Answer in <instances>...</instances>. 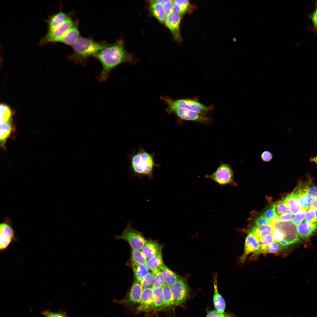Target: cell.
Returning <instances> with one entry per match:
<instances>
[{"label":"cell","mask_w":317,"mask_h":317,"mask_svg":"<svg viewBox=\"0 0 317 317\" xmlns=\"http://www.w3.org/2000/svg\"><path fill=\"white\" fill-rule=\"evenodd\" d=\"M101 63L102 69L99 76L100 82L107 80L110 72L116 67L124 63H136L134 56L125 49L122 39L110 44L94 56Z\"/></svg>","instance_id":"obj_1"},{"label":"cell","mask_w":317,"mask_h":317,"mask_svg":"<svg viewBox=\"0 0 317 317\" xmlns=\"http://www.w3.org/2000/svg\"><path fill=\"white\" fill-rule=\"evenodd\" d=\"M110 44L98 42L91 39L79 37L72 45L73 53L70 59L77 64L83 65L89 58L94 57Z\"/></svg>","instance_id":"obj_2"},{"label":"cell","mask_w":317,"mask_h":317,"mask_svg":"<svg viewBox=\"0 0 317 317\" xmlns=\"http://www.w3.org/2000/svg\"><path fill=\"white\" fill-rule=\"evenodd\" d=\"M131 162V169L135 173L146 176L149 178H153L154 169L157 166L153 154L141 149L132 156Z\"/></svg>","instance_id":"obj_3"},{"label":"cell","mask_w":317,"mask_h":317,"mask_svg":"<svg viewBox=\"0 0 317 317\" xmlns=\"http://www.w3.org/2000/svg\"><path fill=\"white\" fill-rule=\"evenodd\" d=\"M270 224L273 229H278L283 233V239L279 242L283 247L300 242L297 226L291 220L283 221L275 218Z\"/></svg>","instance_id":"obj_4"},{"label":"cell","mask_w":317,"mask_h":317,"mask_svg":"<svg viewBox=\"0 0 317 317\" xmlns=\"http://www.w3.org/2000/svg\"><path fill=\"white\" fill-rule=\"evenodd\" d=\"M161 99L167 106V108L182 107L200 114H206L212 109L198 101L190 99L173 100L166 96L161 97Z\"/></svg>","instance_id":"obj_5"},{"label":"cell","mask_w":317,"mask_h":317,"mask_svg":"<svg viewBox=\"0 0 317 317\" xmlns=\"http://www.w3.org/2000/svg\"><path fill=\"white\" fill-rule=\"evenodd\" d=\"M205 177L221 186L227 185L235 186L233 171L227 163H222L214 172L211 174H207Z\"/></svg>","instance_id":"obj_6"},{"label":"cell","mask_w":317,"mask_h":317,"mask_svg":"<svg viewBox=\"0 0 317 317\" xmlns=\"http://www.w3.org/2000/svg\"><path fill=\"white\" fill-rule=\"evenodd\" d=\"M115 238L126 241L132 249L138 250L142 249L147 241L141 233L134 228L129 223L127 224L122 234L116 236Z\"/></svg>","instance_id":"obj_7"},{"label":"cell","mask_w":317,"mask_h":317,"mask_svg":"<svg viewBox=\"0 0 317 317\" xmlns=\"http://www.w3.org/2000/svg\"><path fill=\"white\" fill-rule=\"evenodd\" d=\"M166 112L169 114L173 113L179 118L183 120L193 121L201 122L205 124L210 122V118L206 114H203L182 107H173L166 108Z\"/></svg>","instance_id":"obj_8"},{"label":"cell","mask_w":317,"mask_h":317,"mask_svg":"<svg viewBox=\"0 0 317 317\" xmlns=\"http://www.w3.org/2000/svg\"><path fill=\"white\" fill-rule=\"evenodd\" d=\"M75 24L72 19L68 17L60 26L49 31L41 40V43L44 44L49 42H59L61 38Z\"/></svg>","instance_id":"obj_9"},{"label":"cell","mask_w":317,"mask_h":317,"mask_svg":"<svg viewBox=\"0 0 317 317\" xmlns=\"http://www.w3.org/2000/svg\"><path fill=\"white\" fill-rule=\"evenodd\" d=\"M170 287L174 299L175 305H179L184 303L188 297L190 293V289L186 280L180 277Z\"/></svg>","instance_id":"obj_10"},{"label":"cell","mask_w":317,"mask_h":317,"mask_svg":"<svg viewBox=\"0 0 317 317\" xmlns=\"http://www.w3.org/2000/svg\"><path fill=\"white\" fill-rule=\"evenodd\" d=\"M181 15L174 10L166 16L165 24L171 32L175 40L181 42L182 40L180 32Z\"/></svg>","instance_id":"obj_11"},{"label":"cell","mask_w":317,"mask_h":317,"mask_svg":"<svg viewBox=\"0 0 317 317\" xmlns=\"http://www.w3.org/2000/svg\"><path fill=\"white\" fill-rule=\"evenodd\" d=\"M303 188V183L300 181L293 190L284 198L288 205L289 212L293 215L296 213L302 208L299 196Z\"/></svg>","instance_id":"obj_12"},{"label":"cell","mask_w":317,"mask_h":317,"mask_svg":"<svg viewBox=\"0 0 317 317\" xmlns=\"http://www.w3.org/2000/svg\"><path fill=\"white\" fill-rule=\"evenodd\" d=\"M0 249L4 251L15 240L14 231L8 224L2 223L0 226Z\"/></svg>","instance_id":"obj_13"},{"label":"cell","mask_w":317,"mask_h":317,"mask_svg":"<svg viewBox=\"0 0 317 317\" xmlns=\"http://www.w3.org/2000/svg\"><path fill=\"white\" fill-rule=\"evenodd\" d=\"M300 238L308 240L317 234V222H308L304 220L297 225Z\"/></svg>","instance_id":"obj_14"},{"label":"cell","mask_w":317,"mask_h":317,"mask_svg":"<svg viewBox=\"0 0 317 317\" xmlns=\"http://www.w3.org/2000/svg\"><path fill=\"white\" fill-rule=\"evenodd\" d=\"M260 245L259 241L254 234L249 231L245 239L244 252L240 258V262H243L248 255L257 250Z\"/></svg>","instance_id":"obj_15"},{"label":"cell","mask_w":317,"mask_h":317,"mask_svg":"<svg viewBox=\"0 0 317 317\" xmlns=\"http://www.w3.org/2000/svg\"><path fill=\"white\" fill-rule=\"evenodd\" d=\"M153 291L152 287L144 288L143 289L140 304L137 308L138 312L147 311L153 309Z\"/></svg>","instance_id":"obj_16"},{"label":"cell","mask_w":317,"mask_h":317,"mask_svg":"<svg viewBox=\"0 0 317 317\" xmlns=\"http://www.w3.org/2000/svg\"><path fill=\"white\" fill-rule=\"evenodd\" d=\"M213 277L214 292L213 302L214 306L217 311L221 313H224L226 307L225 302L223 297L218 291L217 275L215 274Z\"/></svg>","instance_id":"obj_17"},{"label":"cell","mask_w":317,"mask_h":317,"mask_svg":"<svg viewBox=\"0 0 317 317\" xmlns=\"http://www.w3.org/2000/svg\"><path fill=\"white\" fill-rule=\"evenodd\" d=\"M142 291L143 287L141 284L136 281L132 285L129 295L125 301L133 304L140 303Z\"/></svg>","instance_id":"obj_18"},{"label":"cell","mask_w":317,"mask_h":317,"mask_svg":"<svg viewBox=\"0 0 317 317\" xmlns=\"http://www.w3.org/2000/svg\"><path fill=\"white\" fill-rule=\"evenodd\" d=\"M162 249V246L155 241H147L142 249L141 252L146 259L155 256Z\"/></svg>","instance_id":"obj_19"},{"label":"cell","mask_w":317,"mask_h":317,"mask_svg":"<svg viewBox=\"0 0 317 317\" xmlns=\"http://www.w3.org/2000/svg\"><path fill=\"white\" fill-rule=\"evenodd\" d=\"M150 9L153 16L160 22L165 23L166 15L164 10L162 4L154 0L150 1Z\"/></svg>","instance_id":"obj_20"},{"label":"cell","mask_w":317,"mask_h":317,"mask_svg":"<svg viewBox=\"0 0 317 317\" xmlns=\"http://www.w3.org/2000/svg\"><path fill=\"white\" fill-rule=\"evenodd\" d=\"M161 249L155 256L148 259L147 261L146 265L149 269L154 273L161 271L162 267L164 265Z\"/></svg>","instance_id":"obj_21"},{"label":"cell","mask_w":317,"mask_h":317,"mask_svg":"<svg viewBox=\"0 0 317 317\" xmlns=\"http://www.w3.org/2000/svg\"><path fill=\"white\" fill-rule=\"evenodd\" d=\"M80 32L75 24L61 38L59 42L72 45L79 38Z\"/></svg>","instance_id":"obj_22"},{"label":"cell","mask_w":317,"mask_h":317,"mask_svg":"<svg viewBox=\"0 0 317 317\" xmlns=\"http://www.w3.org/2000/svg\"><path fill=\"white\" fill-rule=\"evenodd\" d=\"M273 228L270 224L268 225L257 226L254 227L249 232L253 233L259 242L265 236L272 234Z\"/></svg>","instance_id":"obj_23"},{"label":"cell","mask_w":317,"mask_h":317,"mask_svg":"<svg viewBox=\"0 0 317 317\" xmlns=\"http://www.w3.org/2000/svg\"><path fill=\"white\" fill-rule=\"evenodd\" d=\"M68 17L66 14L62 11L52 16L48 22L49 31L53 30L60 26Z\"/></svg>","instance_id":"obj_24"},{"label":"cell","mask_w":317,"mask_h":317,"mask_svg":"<svg viewBox=\"0 0 317 317\" xmlns=\"http://www.w3.org/2000/svg\"><path fill=\"white\" fill-rule=\"evenodd\" d=\"M12 122L11 120L0 124V143L3 147L4 146L6 142L11 134L13 128Z\"/></svg>","instance_id":"obj_25"},{"label":"cell","mask_w":317,"mask_h":317,"mask_svg":"<svg viewBox=\"0 0 317 317\" xmlns=\"http://www.w3.org/2000/svg\"><path fill=\"white\" fill-rule=\"evenodd\" d=\"M153 309L163 308V288L157 287L153 289Z\"/></svg>","instance_id":"obj_26"},{"label":"cell","mask_w":317,"mask_h":317,"mask_svg":"<svg viewBox=\"0 0 317 317\" xmlns=\"http://www.w3.org/2000/svg\"><path fill=\"white\" fill-rule=\"evenodd\" d=\"M136 281L139 282L149 272V269L146 265L131 263Z\"/></svg>","instance_id":"obj_27"},{"label":"cell","mask_w":317,"mask_h":317,"mask_svg":"<svg viewBox=\"0 0 317 317\" xmlns=\"http://www.w3.org/2000/svg\"><path fill=\"white\" fill-rule=\"evenodd\" d=\"M161 271L164 276L166 284L170 286L174 284L180 278L164 264L161 268Z\"/></svg>","instance_id":"obj_28"},{"label":"cell","mask_w":317,"mask_h":317,"mask_svg":"<svg viewBox=\"0 0 317 317\" xmlns=\"http://www.w3.org/2000/svg\"><path fill=\"white\" fill-rule=\"evenodd\" d=\"M299 200L302 208L307 210L311 207V204L314 198L312 197L303 188L299 194Z\"/></svg>","instance_id":"obj_29"},{"label":"cell","mask_w":317,"mask_h":317,"mask_svg":"<svg viewBox=\"0 0 317 317\" xmlns=\"http://www.w3.org/2000/svg\"><path fill=\"white\" fill-rule=\"evenodd\" d=\"M0 124L12 120V112L10 107L5 104L0 105Z\"/></svg>","instance_id":"obj_30"},{"label":"cell","mask_w":317,"mask_h":317,"mask_svg":"<svg viewBox=\"0 0 317 317\" xmlns=\"http://www.w3.org/2000/svg\"><path fill=\"white\" fill-rule=\"evenodd\" d=\"M274 241V239L272 234L263 237L260 242V245L259 248L254 252L252 257H255L259 254H262L264 251L267 246Z\"/></svg>","instance_id":"obj_31"},{"label":"cell","mask_w":317,"mask_h":317,"mask_svg":"<svg viewBox=\"0 0 317 317\" xmlns=\"http://www.w3.org/2000/svg\"><path fill=\"white\" fill-rule=\"evenodd\" d=\"M163 308L175 305L174 300L170 286L166 284L163 287Z\"/></svg>","instance_id":"obj_32"},{"label":"cell","mask_w":317,"mask_h":317,"mask_svg":"<svg viewBox=\"0 0 317 317\" xmlns=\"http://www.w3.org/2000/svg\"><path fill=\"white\" fill-rule=\"evenodd\" d=\"M173 2L174 10L181 16L188 11L190 6L188 0H176Z\"/></svg>","instance_id":"obj_33"},{"label":"cell","mask_w":317,"mask_h":317,"mask_svg":"<svg viewBox=\"0 0 317 317\" xmlns=\"http://www.w3.org/2000/svg\"><path fill=\"white\" fill-rule=\"evenodd\" d=\"M146 259L141 251L131 249V263L146 265Z\"/></svg>","instance_id":"obj_34"},{"label":"cell","mask_w":317,"mask_h":317,"mask_svg":"<svg viewBox=\"0 0 317 317\" xmlns=\"http://www.w3.org/2000/svg\"><path fill=\"white\" fill-rule=\"evenodd\" d=\"M154 273V276L152 285V288L157 287L163 288L166 284L165 279L161 271Z\"/></svg>","instance_id":"obj_35"},{"label":"cell","mask_w":317,"mask_h":317,"mask_svg":"<svg viewBox=\"0 0 317 317\" xmlns=\"http://www.w3.org/2000/svg\"><path fill=\"white\" fill-rule=\"evenodd\" d=\"M303 187L312 197L317 198V187L311 178L308 177L307 179L305 182L303 183Z\"/></svg>","instance_id":"obj_36"},{"label":"cell","mask_w":317,"mask_h":317,"mask_svg":"<svg viewBox=\"0 0 317 317\" xmlns=\"http://www.w3.org/2000/svg\"><path fill=\"white\" fill-rule=\"evenodd\" d=\"M273 205L274 207L275 211L277 216L289 212L288 205L284 199Z\"/></svg>","instance_id":"obj_37"},{"label":"cell","mask_w":317,"mask_h":317,"mask_svg":"<svg viewBox=\"0 0 317 317\" xmlns=\"http://www.w3.org/2000/svg\"><path fill=\"white\" fill-rule=\"evenodd\" d=\"M283 247L279 242L274 241L267 246L262 253L277 254L281 251Z\"/></svg>","instance_id":"obj_38"},{"label":"cell","mask_w":317,"mask_h":317,"mask_svg":"<svg viewBox=\"0 0 317 317\" xmlns=\"http://www.w3.org/2000/svg\"><path fill=\"white\" fill-rule=\"evenodd\" d=\"M307 210L302 208L296 213L293 215L291 221L296 225L302 222L304 219Z\"/></svg>","instance_id":"obj_39"},{"label":"cell","mask_w":317,"mask_h":317,"mask_svg":"<svg viewBox=\"0 0 317 317\" xmlns=\"http://www.w3.org/2000/svg\"><path fill=\"white\" fill-rule=\"evenodd\" d=\"M154 276V273L152 272H149L139 283L144 288L150 287L152 285Z\"/></svg>","instance_id":"obj_40"},{"label":"cell","mask_w":317,"mask_h":317,"mask_svg":"<svg viewBox=\"0 0 317 317\" xmlns=\"http://www.w3.org/2000/svg\"><path fill=\"white\" fill-rule=\"evenodd\" d=\"M315 210L310 208L307 210L304 220L308 222H317L315 215Z\"/></svg>","instance_id":"obj_41"},{"label":"cell","mask_w":317,"mask_h":317,"mask_svg":"<svg viewBox=\"0 0 317 317\" xmlns=\"http://www.w3.org/2000/svg\"><path fill=\"white\" fill-rule=\"evenodd\" d=\"M271 220L262 214L257 218L254 221V223L257 226L268 225L270 223Z\"/></svg>","instance_id":"obj_42"},{"label":"cell","mask_w":317,"mask_h":317,"mask_svg":"<svg viewBox=\"0 0 317 317\" xmlns=\"http://www.w3.org/2000/svg\"><path fill=\"white\" fill-rule=\"evenodd\" d=\"M263 215L267 218L272 220L274 219L277 216L274 209V205H271L270 207L266 210Z\"/></svg>","instance_id":"obj_43"},{"label":"cell","mask_w":317,"mask_h":317,"mask_svg":"<svg viewBox=\"0 0 317 317\" xmlns=\"http://www.w3.org/2000/svg\"><path fill=\"white\" fill-rule=\"evenodd\" d=\"M206 317H232V316L230 314L221 313L216 310L209 311Z\"/></svg>","instance_id":"obj_44"},{"label":"cell","mask_w":317,"mask_h":317,"mask_svg":"<svg viewBox=\"0 0 317 317\" xmlns=\"http://www.w3.org/2000/svg\"><path fill=\"white\" fill-rule=\"evenodd\" d=\"M162 5L166 16L174 10L173 1L169 0L168 2L163 4Z\"/></svg>","instance_id":"obj_45"},{"label":"cell","mask_w":317,"mask_h":317,"mask_svg":"<svg viewBox=\"0 0 317 317\" xmlns=\"http://www.w3.org/2000/svg\"><path fill=\"white\" fill-rule=\"evenodd\" d=\"M262 160L264 162H269L272 159L273 156L272 153L268 151H265L262 154L261 156Z\"/></svg>","instance_id":"obj_46"},{"label":"cell","mask_w":317,"mask_h":317,"mask_svg":"<svg viewBox=\"0 0 317 317\" xmlns=\"http://www.w3.org/2000/svg\"><path fill=\"white\" fill-rule=\"evenodd\" d=\"M292 216L293 215L289 212L276 216L275 218L282 221H287L291 220Z\"/></svg>","instance_id":"obj_47"},{"label":"cell","mask_w":317,"mask_h":317,"mask_svg":"<svg viewBox=\"0 0 317 317\" xmlns=\"http://www.w3.org/2000/svg\"><path fill=\"white\" fill-rule=\"evenodd\" d=\"M272 234L275 241L279 242L283 239L284 236L283 233L278 229H273Z\"/></svg>","instance_id":"obj_48"},{"label":"cell","mask_w":317,"mask_h":317,"mask_svg":"<svg viewBox=\"0 0 317 317\" xmlns=\"http://www.w3.org/2000/svg\"><path fill=\"white\" fill-rule=\"evenodd\" d=\"M45 317H66L61 313L53 312L49 311H45L42 312Z\"/></svg>","instance_id":"obj_49"},{"label":"cell","mask_w":317,"mask_h":317,"mask_svg":"<svg viewBox=\"0 0 317 317\" xmlns=\"http://www.w3.org/2000/svg\"><path fill=\"white\" fill-rule=\"evenodd\" d=\"M311 18L314 27L317 29V5L311 16Z\"/></svg>","instance_id":"obj_50"},{"label":"cell","mask_w":317,"mask_h":317,"mask_svg":"<svg viewBox=\"0 0 317 317\" xmlns=\"http://www.w3.org/2000/svg\"><path fill=\"white\" fill-rule=\"evenodd\" d=\"M311 208L314 210L317 209V198H314L311 204Z\"/></svg>","instance_id":"obj_51"},{"label":"cell","mask_w":317,"mask_h":317,"mask_svg":"<svg viewBox=\"0 0 317 317\" xmlns=\"http://www.w3.org/2000/svg\"><path fill=\"white\" fill-rule=\"evenodd\" d=\"M309 160L310 162L315 163L317 165V155L311 158Z\"/></svg>","instance_id":"obj_52"},{"label":"cell","mask_w":317,"mask_h":317,"mask_svg":"<svg viewBox=\"0 0 317 317\" xmlns=\"http://www.w3.org/2000/svg\"><path fill=\"white\" fill-rule=\"evenodd\" d=\"M155 1L162 4L168 2L169 0H154Z\"/></svg>","instance_id":"obj_53"},{"label":"cell","mask_w":317,"mask_h":317,"mask_svg":"<svg viewBox=\"0 0 317 317\" xmlns=\"http://www.w3.org/2000/svg\"><path fill=\"white\" fill-rule=\"evenodd\" d=\"M315 215L316 219L317 222V209L315 210Z\"/></svg>","instance_id":"obj_54"}]
</instances>
